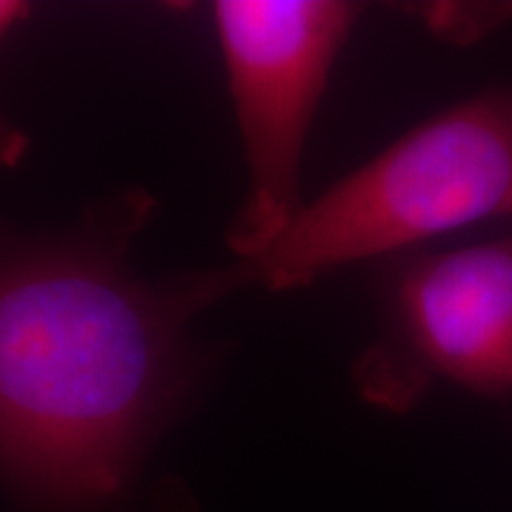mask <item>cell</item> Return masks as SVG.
I'll list each match as a JSON object with an SVG mask.
<instances>
[{"label":"cell","instance_id":"6da1fadb","mask_svg":"<svg viewBox=\"0 0 512 512\" xmlns=\"http://www.w3.org/2000/svg\"><path fill=\"white\" fill-rule=\"evenodd\" d=\"M152 207L133 188L67 228L0 226V482L27 512L117 503L195 387L185 273L131 268Z\"/></svg>","mask_w":512,"mask_h":512},{"label":"cell","instance_id":"7a4b0ae2","mask_svg":"<svg viewBox=\"0 0 512 512\" xmlns=\"http://www.w3.org/2000/svg\"><path fill=\"white\" fill-rule=\"evenodd\" d=\"M489 219H512V86L486 88L422 121L304 202L264 252L195 271V283L209 306L252 285L299 290Z\"/></svg>","mask_w":512,"mask_h":512},{"label":"cell","instance_id":"3957f363","mask_svg":"<svg viewBox=\"0 0 512 512\" xmlns=\"http://www.w3.org/2000/svg\"><path fill=\"white\" fill-rule=\"evenodd\" d=\"M363 5L344 0L214 3L247 162V195L228 230L235 259L273 245L304 207V145Z\"/></svg>","mask_w":512,"mask_h":512},{"label":"cell","instance_id":"277c9868","mask_svg":"<svg viewBox=\"0 0 512 512\" xmlns=\"http://www.w3.org/2000/svg\"><path fill=\"white\" fill-rule=\"evenodd\" d=\"M363 399L411 411L434 384L512 394V235L403 261L384 330L354 366Z\"/></svg>","mask_w":512,"mask_h":512},{"label":"cell","instance_id":"5b68a950","mask_svg":"<svg viewBox=\"0 0 512 512\" xmlns=\"http://www.w3.org/2000/svg\"><path fill=\"white\" fill-rule=\"evenodd\" d=\"M420 15L439 34L456 41L465 36V41H470L512 17V8L510 5H430V10H420Z\"/></svg>","mask_w":512,"mask_h":512},{"label":"cell","instance_id":"8992f818","mask_svg":"<svg viewBox=\"0 0 512 512\" xmlns=\"http://www.w3.org/2000/svg\"><path fill=\"white\" fill-rule=\"evenodd\" d=\"M29 140L15 124L0 117V169H10L27 155Z\"/></svg>","mask_w":512,"mask_h":512},{"label":"cell","instance_id":"52a82bcc","mask_svg":"<svg viewBox=\"0 0 512 512\" xmlns=\"http://www.w3.org/2000/svg\"><path fill=\"white\" fill-rule=\"evenodd\" d=\"M29 12L31 8L27 3H19V0H0V41L8 36V31L15 27L17 22L29 17Z\"/></svg>","mask_w":512,"mask_h":512}]
</instances>
